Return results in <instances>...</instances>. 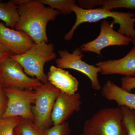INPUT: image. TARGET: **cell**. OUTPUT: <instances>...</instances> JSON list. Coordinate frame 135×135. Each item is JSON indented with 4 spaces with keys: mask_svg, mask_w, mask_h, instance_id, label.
<instances>
[{
    "mask_svg": "<svg viewBox=\"0 0 135 135\" xmlns=\"http://www.w3.org/2000/svg\"><path fill=\"white\" fill-rule=\"evenodd\" d=\"M7 102L2 118L20 117L34 122L32 107L37 95L36 90L15 88H4Z\"/></svg>",
    "mask_w": 135,
    "mask_h": 135,
    "instance_id": "cell-6",
    "label": "cell"
},
{
    "mask_svg": "<svg viewBox=\"0 0 135 135\" xmlns=\"http://www.w3.org/2000/svg\"><path fill=\"white\" fill-rule=\"evenodd\" d=\"M55 50L53 44L42 42L35 44L23 54L12 55L10 57L21 65L27 75L45 84L49 81L44 72V65L46 63L56 59Z\"/></svg>",
    "mask_w": 135,
    "mask_h": 135,
    "instance_id": "cell-3",
    "label": "cell"
},
{
    "mask_svg": "<svg viewBox=\"0 0 135 135\" xmlns=\"http://www.w3.org/2000/svg\"><path fill=\"white\" fill-rule=\"evenodd\" d=\"M18 19V6L13 0L7 2L0 1V20L6 26L15 29Z\"/></svg>",
    "mask_w": 135,
    "mask_h": 135,
    "instance_id": "cell-15",
    "label": "cell"
},
{
    "mask_svg": "<svg viewBox=\"0 0 135 135\" xmlns=\"http://www.w3.org/2000/svg\"><path fill=\"white\" fill-rule=\"evenodd\" d=\"M122 120L127 135H135V110L126 106L120 107Z\"/></svg>",
    "mask_w": 135,
    "mask_h": 135,
    "instance_id": "cell-18",
    "label": "cell"
},
{
    "mask_svg": "<svg viewBox=\"0 0 135 135\" xmlns=\"http://www.w3.org/2000/svg\"><path fill=\"white\" fill-rule=\"evenodd\" d=\"M133 39L116 31L106 20H102L99 35L95 40L83 44L80 47L83 52H92L102 56L101 51L111 46H128Z\"/></svg>",
    "mask_w": 135,
    "mask_h": 135,
    "instance_id": "cell-9",
    "label": "cell"
},
{
    "mask_svg": "<svg viewBox=\"0 0 135 135\" xmlns=\"http://www.w3.org/2000/svg\"><path fill=\"white\" fill-rule=\"evenodd\" d=\"M71 133L69 123L66 122L53 126L46 130V135H70Z\"/></svg>",
    "mask_w": 135,
    "mask_h": 135,
    "instance_id": "cell-21",
    "label": "cell"
},
{
    "mask_svg": "<svg viewBox=\"0 0 135 135\" xmlns=\"http://www.w3.org/2000/svg\"><path fill=\"white\" fill-rule=\"evenodd\" d=\"M95 66L101 68L102 75L118 74L135 77V47L122 58L100 61Z\"/></svg>",
    "mask_w": 135,
    "mask_h": 135,
    "instance_id": "cell-12",
    "label": "cell"
},
{
    "mask_svg": "<svg viewBox=\"0 0 135 135\" xmlns=\"http://www.w3.org/2000/svg\"><path fill=\"white\" fill-rule=\"evenodd\" d=\"M72 11L76 16V21L70 31L65 35V40L70 41L72 40L75 30L81 24L96 23L108 18L113 19L110 24L111 26L113 27L114 24L119 25L118 32L133 40L135 38V13L134 12L108 10L101 7L85 9L77 4L73 7Z\"/></svg>",
    "mask_w": 135,
    "mask_h": 135,
    "instance_id": "cell-2",
    "label": "cell"
},
{
    "mask_svg": "<svg viewBox=\"0 0 135 135\" xmlns=\"http://www.w3.org/2000/svg\"><path fill=\"white\" fill-rule=\"evenodd\" d=\"M4 89V88L0 82V120L2 118L5 112L7 102Z\"/></svg>",
    "mask_w": 135,
    "mask_h": 135,
    "instance_id": "cell-24",
    "label": "cell"
},
{
    "mask_svg": "<svg viewBox=\"0 0 135 135\" xmlns=\"http://www.w3.org/2000/svg\"><path fill=\"white\" fill-rule=\"evenodd\" d=\"M47 77L49 82L61 92L73 94L78 90L79 82L77 79L64 69L51 66Z\"/></svg>",
    "mask_w": 135,
    "mask_h": 135,
    "instance_id": "cell-14",
    "label": "cell"
},
{
    "mask_svg": "<svg viewBox=\"0 0 135 135\" xmlns=\"http://www.w3.org/2000/svg\"><path fill=\"white\" fill-rule=\"evenodd\" d=\"M36 91V99L32 107L33 122L39 128L46 130L53 125L51 114L60 90L48 82L42 84Z\"/></svg>",
    "mask_w": 135,
    "mask_h": 135,
    "instance_id": "cell-5",
    "label": "cell"
},
{
    "mask_svg": "<svg viewBox=\"0 0 135 135\" xmlns=\"http://www.w3.org/2000/svg\"><path fill=\"white\" fill-rule=\"evenodd\" d=\"M79 7L85 9H92L98 6L101 7L102 0H79Z\"/></svg>",
    "mask_w": 135,
    "mask_h": 135,
    "instance_id": "cell-22",
    "label": "cell"
},
{
    "mask_svg": "<svg viewBox=\"0 0 135 135\" xmlns=\"http://www.w3.org/2000/svg\"><path fill=\"white\" fill-rule=\"evenodd\" d=\"M132 42L133 46L135 47V38L134 39H133Z\"/></svg>",
    "mask_w": 135,
    "mask_h": 135,
    "instance_id": "cell-26",
    "label": "cell"
},
{
    "mask_svg": "<svg viewBox=\"0 0 135 135\" xmlns=\"http://www.w3.org/2000/svg\"><path fill=\"white\" fill-rule=\"evenodd\" d=\"M44 5H47L57 11L60 14L66 15L73 12L72 8L76 4L75 0H39Z\"/></svg>",
    "mask_w": 135,
    "mask_h": 135,
    "instance_id": "cell-16",
    "label": "cell"
},
{
    "mask_svg": "<svg viewBox=\"0 0 135 135\" xmlns=\"http://www.w3.org/2000/svg\"><path fill=\"white\" fill-rule=\"evenodd\" d=\"M84 135H127L120 107L100 109L85 120Z\"/></svg>",
    "mask_w": 135,
    "mask_h": 135,
    "instance_id": "cell-4",
    "label": "cell"
},
{
    "mask_svg": "<svg viewBox=\"0 0 135 135\" xmlns=\"http://www.w3.org/2000/svg\"><path fill=\"white\" fill-rule=\"evenodd\" d=\"M1 68H0V81H1Z\"/></svg>",
    "mask_w": 135,
    "mask_h": 135,
    "instance_id": "cell-27",
    "label": "cell"
},
{
    "mask_svg": "<svg viewBox=\"0 0 135 135\" xmlns=\"http://www.w3.org/2000/svg\"><path fill=\"white\" fill-rule=\"evenodd\" d=\"M101 94L107 100L116 102L118 107L135 110V94L123 89L111 80L107 81L101 87Z\"/></svg>",
    "mask_w": 135,
    "mask_h": 135,
    "instance_id": "cell-13",
    "label": "cell"
},
{
    "mask_svg": "<svg viewBox=\"0 0 135 135\" xmlns=\"http://www.w3.org/2000/svg\"><path fill=\"white\" fill-rule=\"evenodd\" d=\"M0 43L12 55H20L31 49L35 44L32 38L22 31L11 29L0 22Z\"/></svg>",
    "mask_w": 135,
    "mask_h": 135,
    "instance_id": "cell-11",
    "label": "cell"
},
{
    "mask_svg": "<svg viewBox=\"0 0 135 135\" xmlns=\"http://www.w3.org/2000/svg\"><path fill=\"white\" fill-rule=\"evenodd\" d=\"M12 54L10 51L0 43V64L10 57Z\"/></svg>",
    "mask_w": 135,
    "mask_h": 135,
    "instance_id": "cell-25",
    "label": "cell"
},
{
    "mask_svg": "<svg viewBox=\"0 0 135 135\" xmlns=\"http://www.w3.org/2000/svg\"><path fill=\"white\" fill-rule=\"evenodd\" d=\"M46 130L39 128L32 121L22 118L15 133L16 135H46Z\"/></svg>",
    "mask_w": 135,
    "mask_h": 135,
    "instance_id": "cell-17",
    "label": "cell"
},
{
    "mask_svg": "<svg viewBox=\"0 0 135 135\" xmlns=\"http://www.w3.org/2000/svg\"><path fill=\"white\" fill-rule=\"evenodd\" d=\"M14 135H16V134H15H15H14Z\"/></svg>",
    "mask_w": 135,
    "mask_h": 135,
    "instance_id": "cell-29",
    "label": "cell"
},
{
    "mask_svg": "<svg viewBox=\"0 0 135 135\" xmlns=\"http://www.w3.org/2000/svg\"><path fill=\"white\" fill-rule=\"evenodd\" d=\"M80 135H84V134H83H83H81Z\"/></svg>",
    "mask_w": 135,
    "mask_h": 135,
    "instance_id": "cell-28",
    "label": "cell"
},
{
    "mask_svg": "<svg viewBox=\"0 0 135 135\" xmlns=\"http://www.w3.org/2000/svg\"><path fill=\"white\" fill-rule=\"evenodd\" d=\"M1 81L4 88H15L35 90L42 83L27 75L18 62L9 57L0 64Z\"/></svg>",
    "mask_w": 135,
    "mask_h": 135,
    "instance_id": "cell-7",
    "label": "cell"
},
{
    "mask_svg": "<svg viewBox=\"0 0 135 135\" xmlns=\"http://www.w3.org/2000/svg\"><path fill=\"white\" fill-rule=\"evenodd\" d=\"M82 53L79 47L75 48L72 53L66 49L59 51V57L55 60L57 67L63 69H73L82 73L89 78L92 89L97 91L101 90V86L98 79L101 68L83 61L84 55Z\"/></svg>",
    "mask_w": 135,
    "mask_h": 135,
    "instance_id": "cell-8",
    "label": "cell"
},
{
    "mask_svg": "<svg viewBox=\"0 0 135 135\" xmlns=\"http://www.w3.org/2000/svg\"><path fill=\"white\" fill-rule=\"evenodd\" d=\"M101 7L108 10L119 8L135 9V0H102Z\"/></svg>",
    "mask_w": 135,
    "mask_h": 135,
    "instance_id": "cell-20",
    "label": "cell"
},
{
    "mask_svg": "<svg viewBox=\"0 0 135 135\" xmlns=\"http://www.w3.org/2000/svg\"><path fill=\"white\" fill-rule=\"evenodd\" d=\"M82 104L80 93L69 94L60 91L54 104L51 114L53 126L64 123L73 114L78 112Z\"/></svg>",
    "mask_w": 135,
    "mask_h": 135,
    "instance_id": "cell-10",
    "label": "cell"
},
{
    "mask_svg": "<svg viewBox=\"0 0 135 135\" xmlns=\"http://www.w3.org/2000/svg\"><path fill=\"white\" fill-rule=\"evenodd\" d=\"M121 83L122 88L130 92L132 90L135 89V77H122Z\"/></svg>",
    "mask_w": 135,
    "mask_h": 135,
    "instance_id": "cell-23",
    "label": "cell"
},
{
    "mask_svg": "<svg viewBox=\"0 0 135 135\" xmlns=\"http://www.w3.org/2000/svg\"><path fill=\"white\" fill-rule=\"evenodd\" d=\"M15 2L18 6L19 14L15 30L26 33L35 44L48 42L47 25L50 21L55 20L59 12L46 7L39 0H15Z\"/></svg>",
    "mask_w": 135,
    "mask_h": 135,
    "instance_id": "cell-1",
    "label": "cell"
},
{
    "mask_svg": "<svg viewBox=\"0 0 135 135\" xmlns=\"http://www.w3.org/2000/svg\"><path fill=\"white\" fill-rule=\"evenodd\" d=\"M22 119L20 117L2 118L0 120V135H14L15 129Z\"/></svg>",
    "mask_w": 135,
    "mask_h": 135,
    "instance_id": "cell-19",
    "label": "cell"
}]
</instances>
